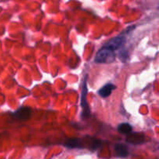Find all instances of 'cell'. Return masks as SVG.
I'll return each mask as SVG.
<instances>
[{
  "label": "cell",
  "mask_w": 159,
  "mask_h": 159,
  "mask_svg": "<svg viewBox=\"0 0 159 159\" xmlns=\"http://www.w3.org/2000/svg\"><path fill=\"white\" fill-rule=\"evenodd\" d=\"M115 57L114 51L103 46L96 54L95 61L96 63H110L115 60Z\"/></svg>",
  "instance_id": "obj_1"
},
{
  "label": "cell",
  "mask_w": 159,
  "mask_h": 159,
  "mask_svg": "<svg viewBox=\"0 0 159 159\" xmlns=\"http://www.w3.org/2000/svg\"><path fill=\"white\" fill-rule=\"evenodd\" d=\"M86 76L83 81L82 84V97H81V106L82 108V117L87 118L90 116V108L89 107V104L87 102V93H88V89H87V82H86Z\"/></svg>",
  "instance_id": "obj_2"
},
{
  "label": "cell",
  "mask_w": 159,
  "mask_h": 159,
  "mask_svg": "<svg viewBox=\"0 0 159 159\" xmlns=\"http://www.w3.org/2000/svg\"><path fill=\"white\" fill-rule=\"evenodd\" d=\"M126 42V38L123 36H118V37H113L111 40H109L104 47L109 48V49L112 50L113 51H115L116 50L120 49Z\"/></svg>",
  "instance_id": "obj_3"
},
{
  "label": "cell",
  "mask_w": 159,
  "mask_h": 159,
  "mask_svg": "<svg viewBox=\"0 0 159 159\" xmlns=\"http://www.w3.org/2000/svg\"><path fill=\"white\" fill-rule=\"evenodd\" d=\"M31 112L32 111H31L30 108L26 107H21V108L19 109L18 110H16V111L13 113V115L17 118V119L25 120H27L30 117Z\"/></svg>",
  "instance_id": "obj_4"
},
{
  "label": "cell",
  "mask_w": 159,
  "mask_h": 159,
  "mask_svg": "<svg viewBox=\"0 0 159 159\" xmlns=\"http://www.w3.org/2000/svg\"><path fill=\"white\" fill-rule=\"evenodd\" d=\"M116 85L112 83H108L103 85L100 89L99 90V95L102 98H107L111 95L112 92L116 89Z\"/></svg>",
  "instance_id": "obj_5"
},
{
  "label": "cell",
  "mask_w": 159,
  "mask_h": 159,
  "mask_svg": "<svg viewBox=\"0 0 159 159\" xmlns=\"http://www.w3.org/2000/svg\"><path fill=\"white\" fill-rule=\"evenodd\" d=\"M115 152L119 158H126L129 155V150L127 145L124 144H116L115 145Z\"/></svg>",
  "instance_id": "obj_6"
},
{
  "label": "cell",
  "mask_w": 159,
  "mask_h": 159,
  "mask_svg": "<svg viewBox=\"0 0 159 159\" xmlns=\"http://www.w3.org/2000/svg\"><path fill=\"white\" fill-rule=\"evenodd\" d=\"M65 146H67L68 148H82V141L80 139H78V138H71V139H68V141H66L65 142Z\"/></svg>",
  "instance_id": "obj_7"
},
{
  "label": "cell",
  "mask_w": 159,
  "mask_h": 159,
  "mask_svg": "<svg viewBox=\"0 0 159 159\" xmlns=\"http://www.w3.org/2000/svg\"><path fill=\"white\" fill-rule=\"evenodd\" d=\"M118 131L123 134H127L132 131V127L128 123H123L118 126Z\"/></svg>",
  "instance_id": "obj_8"
}]
</instances>
